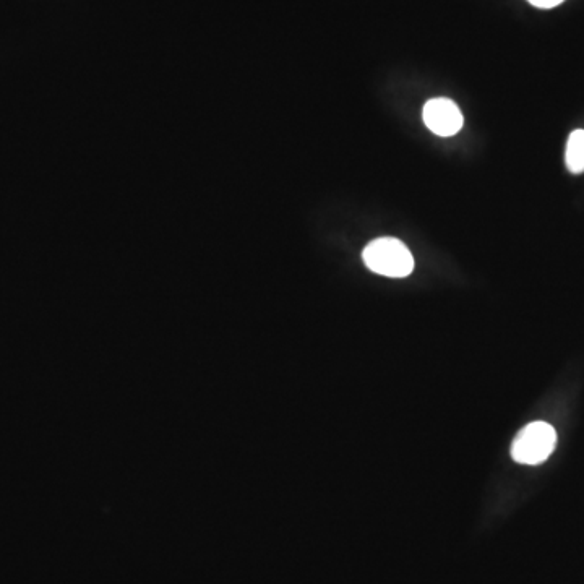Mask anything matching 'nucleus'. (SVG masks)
<instances>
[{
  "label": "nucleus",
  "instance_id": "f257e3e1",
  "mask_svg": "<svg viewBox=\"0 0 584 584\" xmlns=\"http://www.w3.org/2000/svg\"><path fill=\"white\" fill-rule=\"evenodd\" d=\"M362 258L370 271L388 278H406L414 270L413 254L403 242L391 237L370 242Z\"/></svg>",
  "mask_w": 584,
  "mask_h": 584
},
{
  "label": "nucleus",
  "instance_id": "f03ea898",
  "mask_svg": "<svg viewBox=\"0 0 584 584\" xmlns=\"http://www.w3.org/2000/svg\"><path fill=\"white\" fill-rule=\"evenodd\" d=\"M557 445V432L547 422H533L516 435L511 445V458L520 464L537 466L549 460Z\"/></svg>",
  "mask_w": 584,
  "mask_h": 584
},
{
  "label": "nucleus",
  "instance_id": "7ed1b4c3",
  "mask_svg": "<svg viewBox=\"0 0 584 584\" xmlns=\"http://www.w3.org/2000/svg\"><path fill=\"white\" fill-rule=\"evenodd\" d=\"M424 122L435 135L453 137L463 127V114L450 99H432L424 106Z\"/></svg>",
  "mask_w": 584,
  "mask_h": 584
},
{
  "label": "nucleus",
  "instance_id": "20e7f679",
  "mask_svg": "<svg viewBox=\"0 0 584 584\" xmlns=\"http://www.w3.org/2000/svg\"><path fill=\"white\" fill-rule=\"evenodd\" d=\"M565 163L572 174L584 172V130H573L568 137L567 151H565Z\"/></svg>",
  "mask_w": 584,
  "mask_h": 584
},
{
  "label": "nucleus",
  "instance_id": "39448f33",
  "mask_svg": "<svg viewBox=\"0 0 584 584\" xmlns=\"http://www.w3.org/2000/svg\"><path fill=\"white\" fill-rule=\"evenodd\" d=\"M528 2L539 9H554L557 5L562 4L563 0H528Z\"/></svg>",
  "mask_w": 584,
  "mask_h": 584
}]
</instances>
